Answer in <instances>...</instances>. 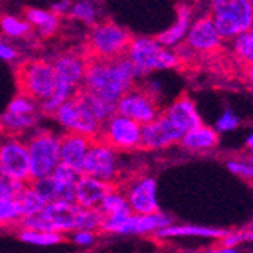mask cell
Masks as SVG:
<instances>
[{
  "mask_svg": "<svg viewBox=\"0 0 253 253\" xmlns=\"http://www.w3.org/2000/svg\"><path fill=\"white\" fill-rule=\"evenodd\" d=\"M26 185L11 177L0 166V199H17Z\"/></svg>",
  "mask_w": 253,
  "mask_h": 253,
  "instance_id": "33",
  "label": "cell"
},
{
  "mask_svg": "<svg viewBox=\"0 0 253 253\" xmlns=\"http://www.w3.org/2000/svg\"><path fill=\"white\" fill-rule=\"evenodd\" d=\"M218 141L217 132L214 129H210L206 126H200L191 132H187L182 136V146L191 149V150H202V149H210L214 147Z\"/></svg>",
  "mask_w": 253,
  "mask_h": 253,
  "instance_id": "23",
  "label": "cell"
},
{
  "mask_svg": "<svg viewBox=\"0 0 253 253\" xmlns=\"http://www.w3.org/2000/svg\"><path fill=\"white\" fill-rule=\"evenodd\" d=\"M116 114L141 126L149 125L159 117L156 100L150 97L144 89H138L135 86L117 102Z\"/></svg>",
  "mask_w": 253,
  "mask_h": 253,
  "instance_id": "12",
  "label": "cell"
},
{
  "mask_svg": "<svg viewBox=\"0 0 253 253\" xmlns=\"http://www.w3.org/2000/svg\"><path fill=\"white\" fill-rule=\"evenodd\" d=\"M34 111H35L34 100H31L29 97H25V96H17L8 105L6 112L15 114V116H32Z\"/></svg>",
  "mask_w": 253,
  "mask_h": 253,
  "instance_id": "36",
  "label": "cell"
},
{
  "mask_svg": "<svg viewBox=\"0 0 253 253\" xmlns=\"http://www.w3.org/2000/svg\"><path fill=\"white\" fill-rule=\"evenodd\" d=\"M112 191L111 183L81 174L75 187V203L82 210H99L103 199Z\"/></svg>",
  "mask_w": 253,
  "mask_h": 253,
  "instance_id": "17",
  "label": "cell"
},
{
  "mask_svg": "<svg viewBox=\"0 0 253 253\" xmlns=\"http://www.w3.org/2000/svg\"><path fill=\"white\" fill-rule=\"evenodd\" d=\"M247 146L253 149V133H252V135H250V136L247 138Z\"/></svg>",
  "mask_w": 253,
  "mask_h": 253,
  "instance_id": "43",
  "label": "cell"
},
{
  "mask_svg": "<svg viewBox=\"0 0 253 253\" xmlns=\"http://www.w3.org/2000/svg\"><path fill=\"white\" fill-rule=\"evenodd\" d=\"M211 18L220 38L238 37L253 28V5L249 0H215Z\"/></svg>",
  "mask_w": 253,
  "mask_h": 253,
  "instance_id": "6",
  "label": "cell"
},
{
  "mask_svg": "<svg viewBox=\"0 0 253 253\" xmlns=\"http://www.w3.org/2000/svg\"><path fill=\"white\" fill-rule=\"evenodd\" d=\"M99 211L103 215H120V214H130V208L127 205V200L125 196H122L120 193L112 191L109 193L103 202L100 203Z\"/></svg>",
  "mask_w": 253,
  "mask_h": 253,
  "instance_id": "26",
  "label": "cell"
},
{
  "mask_svg": "<svg viewBox=\"0 0 253 253\" xmlns=\"http://www.w3.org/2000/svg\"><path fill=\"white\" fill-rule=\"evenodd\" d=\"M79 97L84 100L85 106L88 108V111L91 112V116L96 119V122L102 126L108 119H111L114 114H116V105L109 103L100 97H97L96 94L89 93V91L84 89L82 86L78 89Z\"/></svg>",
  "mask_w": 253,
  "mask_h": 253,
  "instance_id": "22",
  "label": "cell"
},
{
  "mask_svg": "<svg viewBox=\"0 0 253 253\" xmlns=\"http://www.w3.org/2000/svg\"><path fill=\"white\" fill-rule=\"evenodd\" d=\"M18 238L25 243L34 244V246H53L64 241V237L61 234L55 232H38V231H21L18 234Z\"/></svg>",
  "mask_w": 253,
  "mask_h": 253,
  "instance_id": "27",
  "label": "cell"
},
{
  "mask_svg": "<svg viewBox=\"0 0 253 253\" xmlns=\"http://www.w3.org/2000/svg\"><path fill=\"white\" fill-rule=\"evenodd\" d=\"M72 2H55V3H52V6H50V12L52 14H55L56 17L58 15H62V14H68L70 12V9H72Z\"/></svg>",
  "mask_w": 253,
  "mask_h": 253,
  "instance_id": "40",
  "label": "cell"
},
{
  "mask_svg": "<svg viewBox=\"0 0 253 253\" xmlns=\"http://www.w3.org/2000/svg\"><path fill=\"white\" fill-rule=\"evenodd\" d=\"M68 15L75 20H81L82 23H86V25L94 26L97 20V8L91 2H76L72 5Z\"/></svg>",
  "mask_w": 253,
  "mask_h": 253,
  "instance_id": "31",
  "label": "cell"
},
{
  "mask_svg": "<svg viewBox=\"0 0 253 253\" xmlns=\"http://www.w3.org/2000/svg\"><path fill=\"white\" fill-rule=\"evenodd\" d=\"M103 220V214L99 210H82L78 215V229L76 231H88L94 232L100 229Z\"/></svg>",
  "mask_w": 253,
  "mask_h": 253,
  "instance_id": "30",
  "label": "cell"
},
{
  "mask_svg": "<svg viewBox=\"0 0 253 253\" xmlns=\"http://www.w3.org/2000/svg\"><path fill=\"white\" fill-rule=\"evenodd\" d=\"M158 238H169V237H208V238H224L227 232L220 231L215 227L206 226H196V224H179V226H169L161 229L155 234Z\"/></svg>",
  "mask_w": 253,
  "mask_h": 253,
  "instance_id": "20",
  "label": "cell"
},
{
  "mask_svg": "<svg viewBox=\"0 0 253 253\" xmlns=\"http://www.w3.org/2000/svg\"><path fill=\"white\" fill-rule=\"evenodd\" d=\"M15 58H17V52L11 47V45H8L6 42L0 41V59L14 61Z\"/></svg>",
  "mask_w": 253,
  "mask_h": 253,
  "instance_id": "41",
  "label": "cell"
},
{
  "mask_svg": "<svg viewBox=\"0 0 253 253\" xmlns=\"http://www.w3.org/2000/svg\"><path fill=\"white\" fill-rule=\"evenodd\" d=\"M252 5H253V2H252Z\"/></svg>",
  "mask_w": 253,
  "mask_h": 253,
  "instance_id": "47",
  "label": "cell"
},
{
  "mask_svg": "<svg viewBox=\"0 0 253 253\" xmlns=\"http://www.w3.org/2000/svg\"><path fill=\"white\" fill-rule=\"evenodd\" d=\"M25 17L31 26H37L40 29L42 37L53 35L59 25V17H56L50 11H44L38 8H28Z\"/></svg>",
  "mask_w": 253,
  "mask_h": 253,
  "instance_id": "24",
  "label": "cell"
},
{
  "mask_svg": "<svg viewBox=\"0 0 253 253\" xmlns=\"http://www.w3.org/2000/svg\"><path fill=\"white\" fill-rule=\"evenodd\" d=\"M15 200L20 206L23 218L40 214L45 208V205H47L31 188V185H26L25 188H23V191L17 196Z\"/></svg>",
  "mask_w": 253,
  "mask_h": 253,
  "instance_id": "25",
  "label": "cell"
},
{
  "mask_svg": "<svg viewBox=\"0 0 253 253\" xmlns=\"http://www.w3.org/2000/svg\"><path fill=\"white\" fill-rule=\"evenodd\" d=\"M210 253H218V250H211Z\"/></svg>",
  "mask_w": 253,
  "mask_h": 253,
  "instance_id": "45",
  "label": "cell"
},
{
  "mask_svg": "<svg viewBox=\"0 0 253 253\" xmlns=\"http://www.w3.org/2000/svg\"><path fill=\"white\" fill-rule=\"evenodd\" d=\"M81 208L76 203L53 202L47 203L45 208L32 217L21 218L18 224L23 231H38V232H70L78 229V215Z\"/></svg>",
  "mask_w": 253,
  "mask_h": 253,
  "instance_id": "5",
  "label": "cell"
},
{
  "mask_svg": "<svg viewBox=\"0 0 253 253\" xmlns=\"http://www.w3.org/2000/svg\"><path fill=\"white\" fill-rule=\"evenodd\" d=\"M15 82L20 96L31 100H47L56 86L53 64L44 59L23 61L17 67Z\"/></svg>",
  "mask_w": 253,
  "mask_h": 253,
  "instance_id": "3",
  "label": "cell"
},
{
  "mask_svg": "<svg viewBox=\"0 0 253 253\" xmlns=\"http://www.w3.org/2000/svg\"><path fill=\"white\" fill-rule=\"evenodd\" d=\"M86 61V58L76 53H67L56 59V62L53 64L56 86L53 94L47 100L42 102L41 109L44 114L55 116V112L76 94L81 82H84Z\"/></svg>",
  "mask_w": 253,
  "mask_h": 253,
  "instance_id": "2",
  "label": "cell"
},
{
  "mask_svg": "<svg viewBox=\"0 0 253 253\" xmlns=\"http://www.w3.org/2000/svg\"><path fill=\"white\" fill-rule=\"evenodd\" d=\"M82 174L112 185V182L119 176L117 152L99 140H93L84 161Z\"/></svg>",
  "mask_w": 253,
  "mask_h": 253,
  "instance_id": "11",
  "label": "cell"
},
{
  "mask_svg": "<svg viewBox=\"0 0 253 253\" xmlns=\"http://www.w3.org/2000/svg\"><path fill=\"white\" fill-rule=\"evenodd\" d=\"M141 138V125H138L119 114H114L108 119L97 135L96 140L109 146L114 150H130L140 146Z\"/></svg>",
  "mask_w": 253,
  "mask_h": 253,
  "instance_id": "10",
  "label": "cell"
},
{
  "mask_svg": "<svg viewBox=\"0 0 253 253\" xmlns=\"http://www.w3.org/2000/svg\"><path fill=\"white\" fill-rule=\"evenodd\" d=\"M164 116L185 135L187 132H191L202 126V120L199 117V112L196 109V105L193 100H190L187 96L179 97L169 109Z\"/></svg>",
  "mask_w": 253,
  "mask_h": 253,
  "instance_id": "18",
  "label": "cell"
},
{
  "mask_svg": "<svg viewBox=\"0 0 253 253\" xmlns=\"http://www.w3.org/2000/svg\"><path fill=\"white\" fill-rule=\"evenodd\" d=\"M220 37L211 17H202L194 25L190 26L187 34V41L196 50H212L220 45Z\"/></svg>",
  "mask_w": 253,
  "mask_h": 253,
  "instance_id": "19",
  "label": "cell"
},
{
  "mask_svg": "<svg viewBox=\"0 0 253 253\" xmlns=\"http://www.w3.org/2000/svg\"><path fill=\"white\" fill-rule=\"evenodd\" d=\"M140 76L127 56L114 59H88L82 88L97 97L117 105V102L133 88Z\"/></svg>",
  "mask_w": 253,
  "mask_h": 253,
  "instance_id": "1",
  "label": "cell"
},
{
  "mask_svg": "<svg viewBox=\"0 0 253 253\" xmlns=\"http://www.w3.org/2000/svg\"><path fill=\"white\" fill-rule=\"evenodd\" d=\"M218 253H240V252H237L235 249H221V250H218Z\"/></svg>",
  "mask_w": 253,
  "mask_h": 253,
  "instance_id": "42",
  "label": "cell"
},
{
  "mask_svg": "<svg viewBox=\"0 0 253 253\" xmlns=\"http://www.w3.org/2000/svg\"><path fill=\"white\" fill-rule=\"evenodd\" d=\"M35 117L32 116H15L11 112H5L0 116V129H6L11 132H20L23 129H29L35 125Z\"/></svg>",
  "mask_w": 253,
  "mask_h": 253,
  "instance_id": "28",
  "label": "cell"
},
{
  "mask_svg": "<svg viewBox=\"0 0 253 253\" xmlns=\"http://www.w3.org/2000/svg\"><path fill=\"white\" fill-rule=\"evenodd\" d=\"M26 147L29 153L31 182L52 176L55 169L61 164L59 138L47 130H41L31 138Z\"/></svg>",
  "mask_w": 253,
  "mask_h": 253,
  "instance_id": "8",
  "label": "cell"
},
{
  "mask_svg": "<svg viewBox=\"0 0 253 253\" xmlns=\"http://www.w3.org/2000/svg\"><path fill=\"white\" fill-rule=\"evenodd\" d=\"M156 188V180L153 177H141L136 182H132L125 196L132 214L149 215L159 212Z\"/></svg>",
  "mask_w": 253,
  "mask_h": 253,
  "instance_id": "15",
  "label": "cell"
},
{
  "mask_svg": "<svg viewBox=\"0 0 253 253\" xmlns=\"http://www.w3.org/2000/svg\"><path fill=\"white\" fill-rule=\"evenodd\" d=\"M132 35L112 20L99 21L88 37L89 59H114L125 56L132 41Z\"/></svg>",
  "mask_w": 253,
  "mask_h": 253,
  "instance_id": "4",
  "label": "cell"
},
{
  "mask_svg": "<svg viewBox=\"0 0 253 253\" xmlns=\"http://www.w3.org/2000/svg\"><path fill=\"white\" fill-rule=\"evenodd\" d=\"M0 166L15 180L25 185L31 182L29 153L25 143L9 138L0 144Z\"/></svg>",
  "mask_w": 253,
  "mask_h": 253,
  "instance_id": "13",
  "label": "cell"
},
{
  "mask_svg": "<svg viewBox=\"0 0 253 253\" xmlns=\"http://www.w3.org/2000/svg\"><path fill=\"white\" fill-rule=\"evenodd\" d=\"M0 132H2V129H0Z\"/></svg>",
  "mask_w": 253,
  "mask_h": 253,
  "instance_id": "46",
  "label": "cell"
},
{
  "mask_svg": "<svg viewBox=\"0 0 253 253\" xmlns=\"http://www.w3.org/2000/svg\"><path fill=\"white\" fill-rule=\"evenodd\" d=\"M229 170L232 173H237V174H241V176H246V177H253V166L250 164H244V163H229L227 164Z\"/></svg>",
  "mask_w": 253,
  "mask_h": 253,
  "instance_id": "38",
  "label": "cell"
},
{
  "mask_svg": "<svg viewBox=\"0 0 253 253\" xmlns=\"http://www.w3.org/2000/svg\"><path fill=\"white\" fill-rule=\"evenodd\" d=\"M93 140L88 136H82L78 133L67 132L59 138V158L61 164L67 166L68 169L75 170L76 173L82 174V167L85 156L91 147Z\"/></svg>",
  "mask_w": 253,
  "mask_h": 253,
  "instance_id": "16",
  "label": "cell"
},
{
  "mask_svg": "<svg viewBox=\"0 0 253 253\" xmlns=\"http://www.w3.org/2000/svg\"><path fill=\"white\" fill-rule=\"evenodd\" d=\"M55 117L65 129H68V132L88 136L91 140H96L102 127L96 122V119L91 116L84 100L79 97L78 91L70 100H67L55 112Z\"/></svg>",
  "mask_w": 253,
  "mask_h": 253,
  "instance_id": "9",
  "label": "cell"
},
{
  "mask_svg": "<svg viewBox=\"0 0 253 253\" xmlns=\"http://www.w3.org/2000/svg\"><path fill=\"white\" fill-rule=\"evenodd\" d=\"M250 81H252V84H253V65H252V68H250Z\"/></svg>",
  "mask_w": 253,
  "mask_h": 253,
  "instance_id": "44",
  "label": "cell"
},
{
  "mask_svg": "<svg viewBox=\"0 0 253 253\" xmlns=\"http://www.w3.org/2000/svg\"><path fill=\"white\" fill-rule=\"evenodd\" d=\"M94 240H96V234L88 231H76L73 235V241L79 246H89L94 243Z\"/></svg>",
  "mask_w": 253,
  "mask_h": 253,
  "instance_id": "39",
  "label": "cell"
},
{
  "mask_svg": "<svg viewBox=\"0 0 253 253\" xmlns=\"http://www.w3.org/2000/svg\"><path fill=\"white\" fill-rule=\"evenodd\" d=\"M190 20H191V9L187 5H180L177 8V20L173 26L161 34L156 41L163 45H176L182 38H185L190 29Z\"/></svg>",
  "mask_w": 253,
  "mask_h": 253,
  "instance_id": "21",
  "label": "cell"
},
{
  "mask_svg": "<svg viewBox=\"0 0 253 253\" xmlns=\"http://www.w3.org/2000/svg\"><path fill=\"white\" fill-rule=\"evenodd\" d=\"M235 52L241 59L253 64V28L235 38Z\"/></svg>",
  "mask_w": 253,
  "mask_h": 253,
  "instance_id": "35",
  "label": "cell"
},
{
  "mask_svg": "<svg viewBox=\"0 0 253 253\" xmlns=\"http://www.w3.org/2000/svg\"><path fill=\"white\" fill-rule=\"evenodd\" d=\"M31 188L45 202V203H53L58 202V187L55 180L52 179V176L49 177H44V179H38V180H32L31 183Z\"/></svg>",
  "mask_w": 253,
  "mask_h": 253,
  "instance_id": "29",
  "label": "cell"
},
{
  "mask_svg": "<svg viewBox=\"0 0 253 253\" xmlns=\"http://www.w3.org/2000/svg\"><path fill=\"white\" fill-rule=\"evenodd\" d=\"M23 218L15 199H0V224H14Z\"/></svg>",
  "mask_w": 253,
  "mask_h": 253,
  "instance_id": "34",
  "label": "cell"
},
{
  "mask_svg": "<svg viewBox=\"0 0 253 253\" xmlns=\"http://www.w3.org/2000/svg\"><path fill=\"white\" fill-rule=\"evenodd\" d=\"M237 126H238L237 116L231 109H227V111H224L223 116L218 119V122L215 125V130H218V132H229V130H234Z\"/></svg>",
  "mask_w": 253,
  "mask_h": 253,
  "instance_id": "37",
  "label": "cell"
},
{
  "mask_svg": "<svg viewBox=\"0 0 253 253\" xmlns=\"http://www.w3.org/2000/svg\"><path fill=\"white\" fill-rule=\"evenodd\" d=\"M126 56L135 65L138 75H146L155 70H167L179 64V58L173 52L164 49L156 40L146 37H133Z\"/></svg>",
  "mask_w": 253,
  "mask_h": 253,
  "instance_id": "7",
  "label": "cell"
},
{
  "mask_svg": "<svg viewBox=\"0 0 253 253\" xmlns=\"http://www.w3.org/2000/svg\"><path fill=\"white\" fill-rule=\"evenodd\" d=\"M0 28L9 37H23L31 31V25L26 20L17 18L14 15H3L0 18Z\"/></svg>",
  "mask_w": 253,
  "mask_h": 253,
  "instance_id": "32",
  "label": "cell"
},
{
  "mask_svg": "<svg viewBox=\"0 0 253 253\" xmlns=\"http://www.w3.org/2000/svg\"><path fill=\"white\" fill-rule=\"evenodd\" d=\"M183 133L166 117L159 116L149 125L141 126V138H140V149L153 150L170 146L182 140Z\"/></svg>",
  "mask_w": 253,
  "mask_h": 253,
  "instance_id": "14",
  "label": "cell"
}]
</instances>
